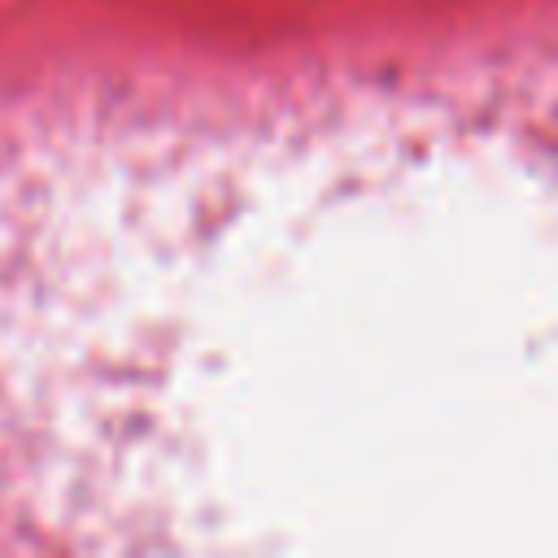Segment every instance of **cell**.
Instances as JSON below:
<instances>
[]
</instances>
